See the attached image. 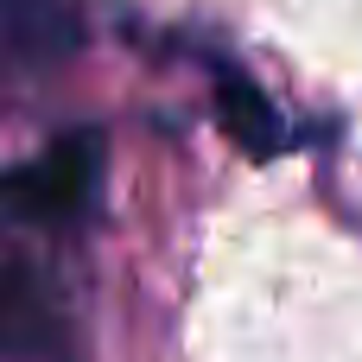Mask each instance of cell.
<instances>
[{
	"instance_id": "1",
	"label": "cell",
	"mask_w": 362,
	"mask_h": 362,
	"mask_svg": "<svg viewBox=\"0 0 362 362\" xmlns=\"http://www.w3.org/2000/svg\"><path fill=\"white\" fill-rule=\"evenodd\" d=\"M95 191H102V134H64L38 159L0 172V216L57 229L76 223L95 204Z\"/></svg>"
},
{
	"instance_id": "3",
	"label": "cell",
	"mask_w": 362,
	"mask_h": 362,
	"mask_svg": "<svg viewBox=\"0 0 362 362\" xmlns=\"http://www.w3.org/2000/svg\"><path fill=\"white\" fill-rule=\"evenodd\" d=\"M0 32L19 57H70L76 51V13L64 0H0Z\"/></svg>"
},
{
	"instance_id": "4",
	"label": "cell",
	"mask_w": 362,
	"mask_h": 362,
	"mask_svg": "<svg viewBox=\"0 0 362 362\" xmlns=\"http://www.w3.org/2000/svg\"><path fill=\"white\" fill-rule=\"evenodd\" d=\"M51 337H57L51 299L25 274L0 267V356H38V350H51Z\"/></svg>"
},
{
	"instance_id": "2",
	"label": "cell",
	"mask_w": 362,
	"mask_h": 362,
	"mask_svg": "<svg viewBox=\"0 0 362 362\" xmlns=\"http://www.w3.org/2000/svg\"><path fill=\"white\" fill-rule=\"evenodd\" d=\"M216 121H223V134H229L248 159H274V153L286 146L274 102H267L248 76H235V70H223V76H216Z\"/></svg>"
}]
</instances>
